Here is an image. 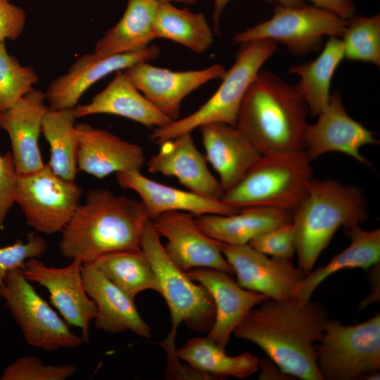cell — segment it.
<instances>
[{
  "mask_svg": "<svg viewBox=\"0 0 380 380\" xmlns=\"http://www.w3.org/2000/svg\"><path fill=\"white\" fill-rule=\"evenodd\" d=\"M312 180L310 160L304 150L262 155L221 200L239 208L260 206L292 212Z\"/></svg>",
  "mask_w": 380,
  "mask_h": 380,
  "instance_id": "5",
  "label": "cell"
},
{
  "mask_svg": "<svg viewBox=\"0 0 380 380\" xmlns=\"http://www.w3.org/2000/svg\"><path fill=\"white\" fill-rule=\"evenodd\" d=\"M177 355L210 379L227 376L246 379L260 368V360L252 353L244 352L236 356H229L226 350L206 336L189 339L177 350Z\"/></svg>",
  "mask_w": 380,
  "mask_h": 380,
  "instance_id": "30",
  "label": "cell"
},
{
  "mask_svg": "<svg viewBox=\"0 0 380 380\" xmlns=\"http://www.w3.org/2000/svg\"><path fill=\"white\" fill-rule=\"evenodd\" d=\"M78 138L77 168L98 179L112 173L140 171L143 148L109 131L86 123L75 125Z\"/></svg>",
  "mask_w": 380,
  "mask_h": 380,
  "instance_id": "21",
  "label": "cell"
},
{
  "mask_svg": "<svg viewBox=\"0 0 380 380\" xmlns=\"http://www.w3.org/2000/svg\"><path fill=\"white\" fill-rule=\"evenodd\" d=\"M230 0H214L213 21L216 33L220 32V15ZM274 4H280L289 6L299 7L305 6L303 0H267Z\"/></svg>",
  "mask_w": 380,
  "mask_h": 380,
  "instance_id": "42",
  "label": "cell"
},
{
  "mask_svg": "<svg viewBox=\"0 0 380 380\" xmlns=\"http://www.w3.org/2000/svg\"><path fill=\"white\" fill-rule=\"evenodd\" d=\"M149 220L141 201L107 189H91L61 232L60 253L86 263L113 253L141 250Z\"/></svg>",
  "mask_w": 380,
  "mask_h": 380,
  "instance_id": "2",
  "label": "cell"
},
{
  "mask_svg": "<svg viewBox=\"0 0 380 380\" xmlns=\"http://www.w3.org/2000/svg\"><path fill=\"white\" fill-rule=\"evenodd\" d=\"M44 92L33 88L11 107L0 110V128L11 139L18 175L37 172L44 167L39 148L42 122L49 109Z\"/></svg>",
  "mask_w": 380,
  "mask_h": 380,
  "instance_id": "19",
  "label": "cell"
},
{
  "mask_svg": "<svg viewBox=\"0 0 380 380\" xmlns=\"http://www.w3.org/2000/svg\"><path fill=\"white\" fill-rule=\"evenodd\" d=\"M73 110L77 118L93 114H111L148 128H158L172 122L134 87L124 70L115 72L113 80L91 102L77 104Z\"/></svg>",
  "mask_w": 380,
  "mask_h": 380,
  "instance_id": "25",
  "label": "cell"
},
{
  "mask_svg": "<svg viewBox=\"0 0 380 380\" xmlns=\"http://www.w3.org/2000/svg\"><path fill=\"white\" fill-rule=\"evenodd\" d=\"M17 177L12 153L0 155V228L3 227L8 213L15 203Z\"/></svg>",
  "mask_w": 380,
  "mask_h": 380,
  "instance_id": "39",
  "label": "cell"
},
{
  "mask_svg": "<svg viewBox=\"0 0 380 380\" xmlns=\"http://www.w3.org/2000/svg\"><path fill=\"white\" fill-rule=\"evenodd\" d=\"M220 245L241 287L264 294L269 299L293 300L304 276L291 260L269 258L249 244L231 245L220 241Z\"/></svg>",
  "mask_w": 380,
  "mask_h": 380,
  "instance_id": "13",
  "label": "cell"
},
{
  "mask_svg": "<svg viewBox=\"0 0 380 380\" xmlns=\"http://www.w3.org/2000/svg\"><path fill=\"white\" fill-rule=\"evenodd\" d=\"M47 248L45 240L34 232L27 234L25 243L18 240L12 245L0 247V292L5 286V277L9 270L23 268L27 260L40 258Z\"/></svg>",
  "mask_w": 380,
  "mask_h": 380,
  "instance_id": "37",
  "label": "cell"
},
{
  "mask_svg": "<svg viewBox=\"0 0 380 380\" xmlns=\"http://www.w3.org/2000/svg\"><path fill=\"white\" fill-rule=\"evenodd\" d=\"M160 2H175V3H181L184 4H194L196 1V0H157Z\"/></svg>",
  "mask_w": 380,
  "mask_h": 380,
  "instance_id": "43",
  "label": "cell"
},
{
  "mask_svg": "<svg viewBox=\"0 0 380 380\" xmlns=\"http://www.w3.org/2000/svg\"><path fill=\"white\" fill-rule=\"evenodd\" d=\"M157 153L146 165L153 174L174 177L189 191L215 199H221L224 190L210 172L205 156L196 146L191 132L180 134L159 144Z\"/></svg>",
  "mask_w": 380,
  "mask_h": 380,
  "instance_id": "20",
  "label": "cell"
},
{
  "mask_svg": "<svg viewBox=\"0 0 380 380\" xmlns=\"http://www.w3.org/2000/svg\"><path fill=\"white\" fill-rule=\"evenodd\" d=\"M141 250L153 266L160 284V294L170 310L172 329L160 345L167 357H173L177 355L175 336L178 327L184 323L191 330L208 332L215 320L214 301L202 285L196 284L170 260L151 220L144 232Z\"/></svg>",
  "mask_w": 380,
  "mask_h": 380,
  "instance_id": "6",
  "label": "cell"
},
{
  "mask_svg": "<svg viewBox=\"0 0 380 380\" xmlns=\"http://www.w3.org/2000/svg\"><path fill=\"white\" fill-rule=\"evenodd\" d=\"M157 0H127L120 20L96 42L94 52L110 56L146 48L154 39Z\"/></svg>",
  "mask_w": 380,
  "mask_h": 380,
  "instance_id": "28",
  "label": "cell"
},
{
  "mask_svg": "<svg viewBox=\"0 0 380 380\" xmlns=\"http://www.w3.org/2000/svg\"><path fill=\"white\" fill-rule=\"evenodd\" d=\"M26 18L21 7L9 0H0V43L6 39L16 40L24 30Z\"/></svg>",
  "mask_w": 380,
  "mask_h": 380,
  "instance_id": "40",
  "label": "cell"
},
{
  "mask_svg": "<svg viewBox=\"0 0 380 380\" xmlns=\"http://www.w3.org/2000/svg\"><path fill=\"white\" fill-rule=\"evenodd\" d=\"M298 267L305 277L341 227L367 217L361 191L334 180H312L304 198L291 212Z\"/></svg>",
  "mask_w": 380,
  "mask_h": 380,
  "instance_id": "4",
  "label": "cell"
},
{
  "mask_svg": "<svg viewBox=\"0 0 380 380\" xmlns=\"http://www.w3.org/2000/svg\"><path fill=\"white\" fill-rule=\"evenodd\" d=\"M82 265V260L75 258L68 265L58 268L32 258L25 262L23 271L30 282L46 289L52 305L69 325L80 330L84 343H88L90 324L96 316L97 308L85 290Z\"/></svg>",
  "mask_w": 380,
  "mask_h": 380,
  "instance_id": "12",
  "label": "cell"
},
{
  "mask_svg": "<svg viewBox=\"0 0 380 380\" xmlns=\"http://www.w3.org/2000/svg\"><path fill=\"white\" fill-rule=\"evenodd\" d=\"M85 290L97 308L96 329L110 333L130 331L150 339L151 329L141 318L134 302L110 281L92 262L83 263Z\"/></svg>",
  "mask_w": 380,
  "mask_h": 380,
  "instance_id": "23",
  "label": "cell"
},
{
  "mask_svg": "<svg viewBox=\"0 0 380 380\" xmlns=\"http://www.w3.org/2000/svg\"><path fill=\"white\" fill-rule=\"evenodd\" d=\"M39 81L36 71L30 66L22 65L11 56L5 42L0 43V110L13 106L30 91Z\"/></svg>",
  "mask_w": 380,
  "mask_h": 380,
  "instance_id": "35",
  "label": "cell"
},
{
  "mask_svg": "<svg viewBox=\"0 0 380 380\" xmlns=\"http://www.w3.org/2000/svg\"><path fill=\"white\" fill-rule=\"evenodd\" d=\"M4 282L0 296L28 344L53 351L76 348L84 343L35 291L23 268L9 270Z\"/></svg>",
  "mask_w": 380,
  "mask_h": 380,
  "instance_id": "10",
  "label": "cell"
},
{
  "mask_svg": "<svg viewBox=\"0 0 380 380\" xmlns=\"http://www.w3.org/2000/svg\"><path fill=\"white\" fill-rule=\"evenodd\" d=\"M73 108L49 110L42 122V132L49 144V166L61 178L75 182L77 168L78 138Z\"/></svg>",
  "mask_w": 380,
  "mask_h": 380,
  "instance_id": "32",
  "label": "cell"
},
{
  "mask_svg": "<svg viewBox=\"0 0 380 380\" xmlns=\"http://www.w3.org/2000/svg\"><path fill=\"white\" fill-rule=\"evenodd\" d=\"M315 348L323 380L360 379L379 371V313L354 325L328 319Z\"/></svg>",
  "mask_w": 380,
  "mask_h": 380,
  "instance_id": "8",
  "label": "cell"
},
{
  "mask_svg": "<svg viewBox=\"0 0 380 380\" xmlns=\"http://www.w3.org/2000/svg\"><path fill=\"white\" fill-rule=\"evenodd\" d=\"M77 371L74 365H46L39 357H20L6 366L1 380H66Z\"/></svg>",
  "mask_w": 380,
  "mask_h": 380,
  "instance_id": "36",
  "label": "cell"
},
{
  "mask_svg": "<svg viewBox=\"0 0 380 380\" xmlns=\"http://www.w3.org/2000/svg\"><path fill=\"white\" fill-rule=\"evenodd\" d=\"M328 319L319 303L267 299L249 311L233 334L258 346L285 374L323 380L315 346Z\"/></svg>",
  "mask_w": 380,
  "mask_h": 380,
  "instance_id": "1",
  "label": "cell"
},
{
  "mask_svg": "<svg viewBox=\"0 0 380 380\" xmlns=\"http://www.w3.org/2000/svg\"><path fill=\"white\" fill-rule=\"evenodd\" d=\"M196 222L210 237L231 245L248 244L254 238L292 220L291 212L267 207L240 208L230 215L195 216Z\"/></svg>",
  "mask_w": 380,
  "mask_h": 380,
  "instance_id": "26",
  "label": "cell"
},
{
  "mask_svg": "<svg viewBox=\"0 0 380 380\" xmlns=\"http://www.w3.org/2000/svg\"><path fill=\"white\" fill-rule=\"evenodd\" d=\"M156 38L172 40L202 53L213 42L212 30L205 15L179 8L170 2H159L153 23Z\"/></svg>",
  "mask_w": 380,
  "mask_h": 380,
  "instance_id": "31",
  "label": "cell"
},
{
  "mask_svg": "<svg viewBox=\"0 0 380 380\" xmlns=\"http://www.w3.org/2000/svg\"><path fill=\"white\" fill-rule=\"evenodd\" d=\"M124 71L134 87L172 122L179 118L182 101L188 94L222 78L226 70L218 63L202 70L173 71L141 62Z\"/></svg>",
  "mask_w": 380,
  "mask_h": 380,
  "instance_id": "17",
  "label": "cell"
},
{
  "mask_svg": "<svg viewBox=\"0 0 380 380\" xmlns=\"http://www.w3.org/2000/svg\"><path fill=\"white\" fill-rule=\"evenodd\" d=\"M343 58L342 39L331 36L315 60L290 68L291 73L300 77L296 86L311 116H317L328 104L332 77Z\"/></svg>",
  "mask_w": 380,
  "mask_h": 380,
  "instance_id": "29",
  "label": "cell"
},
{
  "mask_svg": "<svg viewBox=\"0 0 380 380\" xmlns=\"http://www.w3.org/2000/svg\"><path fill=\"white\" fill-rule=\"evenodd\" d=\"M115 177L120 186L132 189L139 195L151 220L170 211L187 212L199 216L230 215L240 210L221 199L205 197L155 182L141 175L140 171L117 172Z\"/></svg>",
  "mask_w": 380,
  "mask_h": 380,
  "instance_id": "22",
  "label": "cell"
},
{
  "mask_svg": "<svg viewBox=\"0 0 380 380\" xmlns=\"http://www.w3.org/2000/svg\"><path fill=\"white\" fill-rule=\"evenodd\" d=\"M186 273L202 285L214 301L215 320L206 337L224 350L249 311L269 299L264 294L241 287L233 275L219 270L194 268Z\"/></svg>",
  "mask_w": 380,
  "mask_h": 380,
  "instance_id": "18",
  "label": "cell"
},
{
  "mask_svg": "<svg viewBox=\"0 0 380 380\" xmlns=\"http://www.w3.org/2000/svg\"><path fill=\"white\" fill-rule=\"evenodd\" d=\"M315 7L341 18L348 20L355 15V5L351 0H309Z\"/></svg>",
  "mask_w": 380,
  "mask_h": 380,
  "instance_id": "41",
  "label": "cell"
},
{
  "mask_svg": "<svg viewBox=\"0 0 380 380\" xmlns=\"http://www.w3.org/2000/svg\"><path fill=\"white\" fill-rule=\"evenodd\" d=\"M348 20L315 6L275 4L272 17L233 37L235 44L267 39L284 45L293 55L318 51L324 36L342 37Z\"/></svg>",
  "mask_w": 380,
  "mask_h": 380,
  "instance_id": "9",
  "label": "cell"
},
{
  "mask_svg": "<svg viewBox=\"0 0 380 380\" xmlns=\"http://www.w3.org/2000/svg\"><path fill=\"white\" fill-rule=\"evenodd\" d=\"M234 65L225 71L213 95L191 114L156 128L150 139L156 144L191 132L209 123L236 127L241 103L250 84L262 65L277 50V43L267 39L240 44Z\"/></svg>",
  "mask_w": 380,
  "mask_h": 380,
  "instance_id": "7",
  "label": "cell"
},
{
  "mask_svg": "<svg viewBox=\"0 0 380 380\" xmlns=\"http://www.w3.org/2000/svg\"><path fill=\"white\" fill-rule=\"evenodd\" d=\"M152 222L159 236L167 240L163 246L165 253L181 270L211 268L234 275L221 251L220 241L201 231L191 213L166 212Z\"/></svg>",
  "mask_w": 380,
  "mask_h": 380,
  "instance_id": "14",
  "label": "cell"
},
{
  "mask_svg": "<svg viewBox=\"0 0 380 380\" xmlns=\"http://www.w3.org/2000/svg\"><path fill=\"white\" fill-rule=\"evenodd\" d=\"M344 58L380 66V15H353L342 35Z\"/></svg>",
  "mask_w": 380,
  "mask_h": 380,
  "instance_id": "34",
  "label": "cell"
},
{
  "mask_svg": "<svg viewBox=\"0 0 380 380\" xmlns=\"http://www.w3.org/2000/svg\"><path fill=\"white\" fill-rule=\"evenodd\" d=\"M92 263L133 300L146 290L160 293L156 274L141 249L108 254Z\"/></svg>",
  "mask_w": 380,
  "mask_h": 380,
  "instance_id": "33",
  "label": "cell"
},
{
  "mask_svg": "<svg viewBox=\"0 0 380 380\" xmlns=\"http://www.w3.org/2000/svg\"><path fill=\"white\" fill-rule=\"evenodd\" d=\"M360 224L344 227L350 244L326 265L312 270L300 281L293 300L300 304L310 300L318 286L331 274L348 268L369 269L380 261V229L365 230Z\"/></svg>",
  "mask_w": 380,
  "mask_h": 380,
  "instance_id": "27",
  "label": "cell"
},
{
  "mask_svg": "<svg viewBox=\"0 0 380 380\" xmlns=\"http://www.w3.org/2000/svg\"><path fill=\"white\" fill-rule=\"evenodd\" d=\"M82 194V189L75 182L58 176L46 164L37 172L18 175L15 203L28 226L51 235L65 227L80 205Z\"/></svg>",
  "mask_w": 380,
  "mask_h": 380,
  "instance_id": "11",
  "label": "cell"
},
{
  "mask_svg": "<svg viewBox=\"0 0 380 380\" xmlns=\"http://www.w3.org/2000/svg\"><path fill=\"white\" fill-rule=\"evenodd\" d=\"M308 113L296 85L259 71L243 96L236 127L261 155L303 151Z\"/></svg>",
  "mask_w": 380,
  "mask_h": 380,
  "instance_id": "3",
  "label": "cell"
},
{
  "mask_svg": "<svg viewBox=\"0 0 380 380\" xmlns=\"http://www.w3.org/2000/svg\"><path fill=\"white\" fill-rule=\"evenodd\" d=\"M199 129L205 158L218 173L225 193L241 180L262 155L236 127L209 123Z\"/></svg>",
  "mask_w": 380,
  "mask_h": 380,
  "instance_id": "24",
  "label": "cell"
},
{
  "mask_svg": "<svg viewBox=\"0 0 380 380\" xmlns=\"http://www.w3.org/2000/svg\"><path fill=\"white\" fill-rule=\"evenodd\" d=\"M157 45L121 54L102 56L95 52L80 56L67 72L54 79L44 92L49 110L74 108L80 97L94 83L108 75L124 70L137 63L156 58Z\"/></svg>",
  "mask_w": 380,
  "mask_h": 380,
  "instance_id": "15",
  "label": "cell"
},
{
  "mask_svg": "<svg viewBox=\"0 0 380 380\" xmlns=\"http://www.w3.org/2000/svg\"><path fill=\"white\" fill-rule=\"evenodd\" d=\"M317 117L315 124H308L304 134V151L310 161L327 153L340 152L371 167L360 148L379 142L372 131L350 117L338 91L330 94Z\"/></svg>",
  "mask_w": 380,
  "mask_h": 380,
  "instance_id": "16",
  "label": "cell"
},
{
  "mask_svg": "<svg viewBox=\"0 0 380 380\" xmlns=\"http://www.w3.org/2000/svg\"><path fill=\"white\" fill-rule=\"evenodd\" d=\"M248 244L265 255L291 260L296 252L294 226L291 222L274 228Z\"/></svg>",
  "mask_w": 380,
  "mask_h": 380,
  "instance_id": "38",
  "label": "cell"
}]
</instances>
